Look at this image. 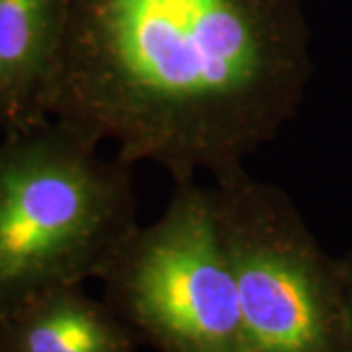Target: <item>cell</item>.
I'll return each mask as SVG.
<instances>
[{"mask_svg": "<svg viewBox=\"0 0 352 352\" xmlns=\"http://www.w3.org/2000/svg\"><path fill=\"white\" fill-rule=\"evenodd\" d=\"M67 0H0V138L51 120Z\"/></svg>", "mask_w": 352, "mask_h": 352, "instance_id": "5", "label": "cell"}, {"mask_svg": "<svg viewBox=\"0 0 352 352\" xmlns=\"http://www.w3.org/2000/svg\"><path fill=\"white\" fill-rule=\"evenodd\" d=\"M340 264H342L344 302H346V319H349V352H352V254Z\"/></svg>", "mask_w": 352, "mask_h": 352, "instance_id": "7", "label": "cell"}, {"mask_svg": "<svg viewBox=\"0 0 352 352\" xmlns=\"http://www.w3.org/2000/svg\"><path fill=\"white\" fill-rule=\"evenodd\" d=\"M139 227L131 164L47 120L0 138V323L100 278Z\"/></svg>", "mask_w": 352, "mask_h": 352, "instance_id": "2", "label": "cell"}, {"mask_svg": "<svg viewBox=\"0 0 352 352\" xmlns=\"http://www.w3.org/2000/svg\"><path fill=\"white\" fill-rule=\"evenodd\" d=\"M8 352H135L139 342L108 303L82 286L51 289L0 323Z\"/></svg>", "mask_w": 352, "mask_h": 352, "instance_id": "6", "label": "cell"}, {"mask_svg": "<svg viewBox=\"0 0 352 352\" xmlns=\"http://www.w3.org/2000/svg\"><path fill=\"white\" fill-rule=\"evenodd\" d=\"M98 280L104 302L157 352H249L212 186L175 182L163 214L129 235Z\"/></svg>", "mask_w": 352, "mask_h": 352, "instance_id": "4", "label": "cell"}, {"mask_svg": "<svg viewBox=\"0 0 352 352\" xmlns=\"http://www.w3.org/2000/svg\"><path fill=\"white\" fill-rule=\"evenodd\" d=\"M302 0H67L50 116L175 182L272 143L309 80Z\"/></svg>", "mask_w": 352, "mask_h": 352, "instance_id": "1", "label": "cell"}, {"mask_svg": "<svg viewBox=\"0 0 352 352\" xmlns=\"http://www.w3.org/2000/svg\"><path fill=\"white\" fill-rule=\"evenodd\" d=\"M0 352H8L6 349H4V344H2V342H0Z\"/></svg>", "mask_w": 352, "mask_h": 352, "instance_id": "8", "label": "cell"}, {"mask_svg": "<svg viewBox=\"0 0 352 352\" xmlns=\"http://www.w3.org/2000/svg\"><path fill=\"white\" fill-rule=\"evenodd\" d=\"M212 194L249 352H349L342 264L321 251L288 192L243 166L215 178Z\"/></svg>", "mask_w": 352, "mask_h": 352, "instance_id": "3", "label": "cell"}]
</instances>
